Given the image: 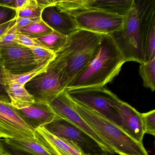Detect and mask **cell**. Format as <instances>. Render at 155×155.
<instances>
[{"label": "cell", "instance_id": "6da1fadb", "mask_svg": "<svg viewBox=\"0 0 155 155\" xmlns=\"http://www.w3.org/2000/svg\"><path fill=\"white\" fill-rule=\"evenodd\" d=\"M155 0H133L124 16L122 27L110 34L125 62H144V33L146 23Z\"/></svg>", "mask_w": 155, "mask_h": 155}, {"label": "cell", "instance_id": "7a4b0ae2", "mask_svg": "<svg viewBox=\"0 0 155 155\" xmlns=\"http://www.w3.org/2000/svg\"><path fill=\"white\" fill-rule=\"evenodd\" d=\"M124 63L111 37L103 35L97 55L68 85L66 91L105 87L117 77Z\"/></svg>", "mask_w": 155, "mask_h": 155}, {"label": "cell", "instance_id": "3957f363", "mask_svg": "<svg viewBox=\"0 0 155 155\" xmlns=\"http://www.w3.org/2000/svg\"><path fill=\"white\" fill-rule=\"evenodd\" d=\"M103 36L77 29L68 36L64 46L55 52L52 62L63 70L69 83L97 55Z\"/></svg>", "mask_w": 155, "mask_h": 155}, {"label": "cell", "instance_id": "277c9868", "mask_svg": "<svg viewBox=\"0 0 155 155\" xmlns=\"http://www.w3.org/2000/svg\"><path fill=\"white\" fill-rule=\"evenodd\" d=\"M73 101L78 113L96 134L119 155H149L143 143L135 141L101 114Z\"/></svg>", "mask_w": 155, "mask_h": 155}, {"label": "cell", "instance_id": "5b68a950", "mask_svg": "<svg viewBox=\"0 0 155 155\" xmlns=\"http://www.w3.org/2000/svg\"><path fill=\"white\" fill-rule=\"evenodd\" d=\"M72 100L91 109L121 128L117 107L120 100L105 87L82 88L66 91Z\"/></svg>", "mask_w": 155, "mask_h": 155}, {"label": "cell", "instance_id": "8992f818", "mask_svg": "<svg viewBox=\"0 0 155 155\" xmlns=\"http://www.w3.org/2000/svg\"><path fill=\"white\" fill-rule=\"evenodd\" d=\"M69 83L63 70L51 61L45 71L27 82L25 87L33 96L35 102L49 105L66 90Z\"/></svg>", "mask_w": 155, "mask_h": 155}, {"label": "cell", "instance_id": "52a82bcc", "mask_svg": "<svg viewBox=\"0 0 155 155\" xmlns=\"http://www.w3.org/2000/svg\"><path fill=\"white\" fill-rule=\"evenodd\" d=\"M43 127L53 135L71 141L87 155H109L93 138L59 117Z\"/></svg>", "mask_w": 155, "mask_h": 155}, {"label": "cell", "instance_id": "ba28073f", "mask_svg": "<svg viewBox=\"0 0 155 155\" xmlns=\"http://www.w3.org/2000/svg\"><path fill=\"white\" fill-rule=\"evenodd\" d=\"M36 140V130L28 124L11 104L10 100L0 98V139Z\"/></svg>", "mask_w": 155, "mask_h": 155}, {"label": "cell", "instance_id": "9c48e42d", "mask_svg": "<svg viewBox=\"0 0 155 155\" xmlns=\"http://www.w3.org/2000/svg\"><path fill=\"white\" fill-rule=\"evenodd\" d=\"M133 0H64L58 1L56 7L73 16L85 12H103L121 16L127 15Z\"/></svg>", "mask_w": 155, "mask_h": 155}, {"label": "cell", "instance_id": "30bf717a", "mask_svg": "<svg viewBox=\"0 0 155 155\" xmlns=\"http://www.w3.org/2000/svg\"><path fill=\"white\" fill-rule=\"evenodd\" d=\"M77 28L103 35H110L121 28L124 16L103 12H85L72 16Z\"/></svg>", "mask_w": 155, "mask_h": 155}, {"label": "cell", "instance_id": "8fae6325", "mask_svg": "<svg viewBox=\"0 0 155 155\" xmlns=\"http://www.w3.org/2000/svg\"><path fill=\"white\" fill-rule=\"evenodd\" d=\"M0 67L17 75L27 73L38 66L31 49L15 43L0 47Z\"/></svg>", "mask_w": 155, "mask_h": 155}, {"label": "cell", "instance_id": "7c38bea8", "mask_svg": "<svg viewBox=\"0 0 155 155\" xmlns=\"http://www.w3.org/2000/svg\"><path fill=\"white\" fill-rule=\"evenodd\" d=\"M49 106L59 117L67 120L89 135L108 153L111 155L115 154L110 147L96 134L78 113L74 107L73 101L66 90L53 100Z\"/></svg>", "mask_w": 155, "mask_h": 155}, {"label": "cell", "instance_id": "4fadbf2b", "mask_svg": "<svg viewBox=\"0 0 155 155\" xmlns=\"http://www.w3.org/2000/svg\"><path fill=\"white\" fill-rule=\"evenodd\" d=\"M117 110L121 119V129L131 138L140 143H143L145 131L141 113L131 106L120 100Z\"/></svg>", "mask_w": 155, "mask_h": 155}, {"label": "cell", "instance_id": "5bb4252c", "mask_svg": "<svg viewBox=\"0 0 155 155\" xmlns=\"http://www.w3.org/2000/svg\"><path fill=\"white\" fill-rule=\"evenodd\" d=\"M41 18L42 21L53 31L66 36L70 35L78 29L73 17L61 11L56 6L44 9Z\"/></svg>", "mask_w": 155, "mask_h": 155}, {"label": "cell", "instance_id": "9a60e30c", "mask_svg": "<svg viewBox=\"0 0 155 155\" xmlns=\"http://www.w3.org/2000/svg\"><path fill=\"white\" fill-rule=\"evenodd\" d=\"M17 113L34 129L43 127L58 117L49 105L35 102L30 107L17 109Z\"/></svg>", "mask_w": 155, "mask_h": 155}, {"label": "cell", "instance_id": "2e32d148", "mask_svg": "<svg viewBox=\"0 0 155 155\" xmlns=\"http://www.w3.org/2000/svg\"><path fill=\"white\" fill-rule=\"evenodd\" d=\"M36 132L40 141L56 155H87L71 141L53 135L44 127L38 128Z\"/></svg>", "mask_w": 155, "mask_h": 155}, {"label": "cell", "instance_id": "e0dca14e", "mask_svg": "<svg viewBox=\"0 0 155 155\" xmlns=\"http://www.w3.org/2000/svg\"><path fill=\"white\" fill-rule=\"evenodd\" d=\"M35 140L6 139L2 140L6 146L31 155H56L37 137Z\"/></svg>", "mask_w": 155, "mask_h": 155}, {"label": "cell", "instance_id": "ac0fdd59", "mask_svg": "<svg viewBox=\"0 0 155 155\" xmlns=\"http://www.w3.org/2000/svg\"><path fill=\"white\" fill-rule=\"evenodd\" d=\"M6 91L12 106L17 109H21L32 106L35 101L24 85L10 83L7 85Z\"/></svg>", "mask_w": 155, "mask_h": 155}, {"label": "cell", "instance_id": "d6986e66", "mask_svg": "<svg viewBox=\"0 0 155 155\" xmlns=\"http://www.w3.org/2000/svg\"><path fill=\"white\" fill-rule=\"evenodd\" d=\"M155 58V6L150 10L144 33V62Z\"/></svg>", "mask_w": 155, "mask_h": 155}, {"label": "cell", "instance_id": "ffe728a7", "mask_svg": "<svg viewBox=\"0 0 155 155\" xmlns=\"http://www.w3.org/2000/svg\"><path fill=\"white\" fill-rule=\"evenodd\" d=\"M50 62L37 67L36 68L27 73L21 74H12L2 67L4 84L7 86L10 83H18L24 85L34 77L46 70Z\"/></svg>", "mask_w": 155, "mask_h": 155}, {"label": "cell", "instance_id": "44dd1931", "mask_svg": "<svg viewBox=\"0 0 155 155\" xmlns=\"http://www.w3.org/2000/svg\"><path fill=\"white\" fill-rule=\"evenodd\" d=\"M139 73L143 80L144 87L154 91L155 90V58L140 64Z\"/></svg>", "mask_w": 155, "mask_h": 155}, {"label": "cell", "instance_id": "7402d4cb", "mask_svg": "<svg viewBox=\"0 0 155 155\" xmlns=\"http://www.w3.org/2000/svg\"><path fill=\"white\" fill-rule=\"evenodd\" d=\"M68 36L53 31L51 33L38 38L48 50L54 53L59 50L66 43Z\"/></svg>", "mask_w": 155, "mask_h": 155}, {"label": "cell", "instance_id": "603a6c76", "mask_svg": "<svg viewBox=\"0 0 155 155\" xmlns=\"http://www.w3.org/2000/svg\"><path fill=\"white\" fill-rule=\"evenodd\" d=\"M21 33L33 38L38 39L51 33L53 31L44 21L18 28Z\"/></svg>", "mask_w": 155, "mask_h": 155}, {"label": "cell", "instance_id": "cb8c5ba5", "mask_svg": "<svg viewBox=\"0 0 155 155\" xmlns=\"http://www.w3.org/2000/svg\"><path fill=\"white\" fill-rule=\"evenodd\" d=\"M30 49L38 67L49 63L54 59L55 53L51 51L40 48H30Z\"/></svg>", "mask_w": 155, "mask_h": 155}, {"label": "cell", "instance_id": "d4e9b609", "mask_svg": "<svg viewBox=\"0 0 155 155\" xmlns=\"http://www.w3.org/2000/svg\"><path fill=\"white\" fill-rule=\"evenodd\" d=\"M43 10L38 6L37 0H29L24 8L17 11V17L19 18H37L41 17Z\"/></svg>", "mask_w": 155, "mask_h": 155}, {"label": "cell", "instance_id": "484cf974", "mask_svg": "<svg viewBox=\"0 0 155 155\" xmlns=\"http://www.w3.org/2000/svg\"><path fill=\"white\" fill-rule=\"evenodd\" d=\"M145 133L155 136V110L141 113Z\"/></svg>", "mask_w": 155, "mask_h": 155}, {"label": "cell", "instance_id": "4316f807", "mask_svg": "<svg viewBox=\"0 0 155 155\" xmlns=\"http://www.w3.org/2000/svg\"><path fill=\"white\" fill-rule=\"evenodd\" d=\"M15 42L20 45H22L28 48H40L48 49L38 39L33 38L26 36L18 31L16 35Z\"/></svg>", "mask_w": 155, "mask_h": 155}, {"label": "cell", "instance_id": "83f0119b", "mask_svg": "<svg viewBox=\"0 0 155 155\" xmlns=\"http://www.w3.org/2000/svg\"><path fill=\"white\" fill-rule=\"evenodd\" d=\"M17 17V12L12 8L0 6V25Z\"/></svg>", "mask_w": 155, "mask_h": 155}, {"label": "cell", "instance_id": "f1b7e54d", "mask_svg": "<svg viewBox=\"0 0 155 155\" xmlns=\"http://www.w3.org/2000/svg\"><path fill=\"white\" fill-rule=\"evenodd\" d=\"M18 28L14 26L9 30L5 35L0 38V47L7 46L16 43V35Z\"/></svg>", "mask_w": 155, "mask_h": 155}, {"label": "cell", "instance_id": "f546056e", "mask_svg": "<svg viewBox=\"0 0 155 155\" xmlns=\"http://www.w3.org/2000/svg\"><path fill=\"white\" fill-rule=\"evenodd\" d=\"M41 21H42L41 17L37 18H19L17 17L15 26L18 28L38 23Z\"/></svg>", "mask_w": 155, "mask_h": 155}, {"label": "cell", "instance_id": "4dcf8cb0", "mask_svg": "<svg viewBox=\"0 0 155 155\" xmlns=\"http://www.w3.org/2000/svg\"><path fill=\"white\" fill-rule=\"evenodd\" d=\"M17 17L10 21L0 25V38L5 35L10 29L15 26Z\"/></svg>", "mask_w": 155, "mask_h": 155}, {"label": "cell", "instance_id": "1f68e13d", "mask_svg": "<svg viewBox=\"0 0 155 155\" xmlns=\"http://www.w3.org/2000/svg\"><path fill=\"white\" fill-rule=\"evenodd\" d=\"M7 86L4 84L3 80V75L2 71V67H0V98L7 99H9L7 91Z\"/></svg>", "mask_w": 155, "mask_h": 155}, {"label": "cell", "instance_id": "d6a6232c", "mask_svg": "<svg viewBox=\"0 0 155 155\" xmlns=\"http://www.w3.org/2000/svg\"><path fill=\"white\" fill-rule=\"evenodd\" d=\"M38 6L41 10L51 6H56L58 2L57 0H37Z\"/></svg>", "mask_w": 155, "mask_h": 155}, {"label": "cell", "instance_id": "836d02e7", "mask_svg": "<svg viewBox=\"0 0 155 155\" xmlns=\"http://www.w3.org/2000/svg\"><path fill=\"white\" fill-rule=\"evenodd\" d=\"M29 0H13V8L16 12L20 10L25 7Z\"/></svg>", "mask_w": 155, "mask_h": 155}, {"label": "cell", "instance_id": "e575fe53", "mask_svg": "<svg viewBox=\"0 0 155 155\" xmlns=\"http://www.w3.org/2000/svg\"><path fill=\"white\" fill-rule=\"evenodd\" d=\"M13 0H0V6L13 8ZM14 9V8H13Z\"/></svg>", "mask_w": 155, "mask_h": 155}, {"label": "cell", "instance_id": "d590c367", "mask_svg": "<svg viewBox=\"0 0 155 155\" xmlns=\"http://www.w3.org/2000/svg\"><path fill=\"white\" fill-rule=\"evenodd\" d=\"M0 155H4L3 147H2V146L1 143H0Z\"/></svg>", "mask_w": 155, "mask_h": 155}, {"label": "cell", "instance_id": "8d00e7d4", "mask_svg": "<svg viewBox=\"0 0 155 155\" xmlns=\"http://www.w3.org/2000/svg\"></svg>", "mask_w": 155, "mask_h": 155}]
</instances>
